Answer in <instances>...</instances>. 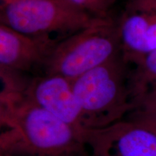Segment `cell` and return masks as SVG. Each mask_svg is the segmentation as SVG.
I'll return each instance as SVG.
<instances>
[{
  "label": "cell",
  "instance_id": "6da1fadb",
  "mask_svg": "<svg viewBox=\"0 0 156 156\" xmlns=\"http://www.w3.org/2000/svg\"><path fill=\"white\" fill-rule=\"evenodd\" d=\"M1 155L94 156L75 129L34 103L21 90L1 91Z\"/></svg>",
  "mask_w": 156,
  "mask_h": 156
},
{
  "label": "cell",
  "instance_id": "7a4b0ae2",
  "mask_svg": "<svg viewBox=\"0 0 156 156\" xmlns=\"http://www.w3.org/2000/svg\"><path fill=\"white\" fill-rule=\"evenodd\" d=\"M129 64L121 51L71 82L90 129L108 127L134 108L129 87Z\"/></svg>",
  "mask_w": 156,
  "mask_h": 156
},
{
  "label": "cell",
  "instance_id": "3957f363",
  "mask_svg": "<svg viewBox=\"0 0 156 156\" xmlns=\"http://www.w3.org/2000/svg\"><path fill=\"white\" fill-rule=\"evenodd\" d=\"M121 51L118 24L110 17L58 41L42 68L45 75H61L72 82Z\"/></svg>",
  "mask_w": 156,
  "mask_h": 156
},
{
  "label": "cell",
  "instance_id": "277c9868",
  "mask_svg": "<svg viewBox=\"0 0 156 156\" xmlns=\"http://www.w3.org/2000/svg\"><path fill=\"white\" fill-rule=\"evenodd\" d=\"M104 20L64 0H24L1 6L0 11L1 24L28 36L59 41Z\"/></svg>",
  "mask_w": 156,
  "mask_h": 156
},
{
  "label": "cell",
  "instance_id": "5b68a950",
  "mask_svg": "<svg viewBox=\"0 0 156 156\" xmlns=\"http://www.w3.org/2000/svg\"><path fill=\"white\" fill-rule=\"evenodd\" d=\"M24 93L39 106L75 129L92 149L98 129L87 126L69 80L58 75L36 77L29 82Z\"/></svg>",
  "mask_w": 156,
  "mask_h": 156
},
{
  "label": "cell",
  "instance_id": "8992f818",
  "mask_svg": "<svg viewBox=\"0 0 156 156\" xmlns=\"http://www.w3.org/2000/svg\"><path fill=\"white\" fill-rule=\"evenodd\" d=\"M117 24L121 49L129 64L156 49V0H126Z\"/></svg>",
  "mask_w": 156,
  "mask_h": 156
},
{
  "label": "cell",
  "instance_id": "52a82bcc",
  "mask_svg": "<svg viewBox=\"0 0 156 156\" xmlns=\"http://www.w3.org/2000/svg\"><path fill=\"white\" fill-rule=\"evenodd\" d=\"M58 41L28 36L0 24V70L22 74L43 67Z\"/></svg>",
  "mask_w": 156,
  "mask_h": 156
},
{
  "label": "cell",
  "instance_id": "ba28073f",
  "mask_svg": "<svg viewBox=\"0 0 156 156\" xmlns=\"http://www.w3.org/2000/svg\"><path fill=\"white\" fill-rule=\"evenodd\" d=\"M95 156H156V134L131 121L101 129Z\"/></svg>",
  "mask_w": 156,
  "mask_h": 156
},
{
  "label": "cell",
  "instance_id": "9c48e42d",
  "mask_svg": "<svg viewBox=\"0 0 156 156\" xmlns=\"http://www.w3.org/2000/svg\"><path fill=\"white\" fill-rule=\"evenodd\" d=\"M130 69L129 87L132 103L156 87V49L133 63Z\"/></svg>",
  "mask_w": 156,
  "mask_h": 156
},
{
  "label": "cell",
  "instance_id": "30bf717a",
  "mask_svg": "<svg viewBox=\"0 0 156 156\" xmlns=\"http://www.w3.org/2000/svg\"><path fill=\"white\" fill-rule=\"evenodd\" d=\"M133 103L134 108L127 114V120L156 134V93L149 91Z\"/></svg>",
  "mask_w": 156,
  "mask_h": 156
},
{
  "label": "cell",
  "instance_id": "8fae6325",
  "mask_svg": "<svg viewBox=\"0 0 156 156\" xmlns=\"http://www.w3.org/2000/svg\"><path fill=\"white\" fill-rule=\"evenodd\" d=\"M96 18H109V12L118 0H64Z\"/></svg>",
  "mask_w": 156,
  "mask_h": 156
},
{
  "label": "cell",
  "instance_id": "7c38bea8",
  "mask_svg": "<svg viewBox=\"0 0 156 156\" xmlns=\"http://www.w3.org/2000/svg\"><path fill=\"white\" fill-rule=\"evenodd\" d=\"M22 1H24V0H1V6L10 5V4L17 3Z\"/></svg>",
  "mask_w": 156,
  "mask_h": 156
},
{
  "label": "cell",
  "instance_id": "4fadbf2b",
  "mask_svg": "<svg viewBox=\"0 0 156 156\" xmlns=\"http://www.w3.org/2000/svg\"><path fill=\"white\" fill-rule=\"evenodd\" d=\"M150 91H153V92H155L156 93V87H154V88H153L152 90H151ZM148 92H149V91H148Z\"/></svg>",
  "mask_w": 156,
  "mask_h": 156
},
{
  "label": "cell",
  "instance_id": "5bb4252c",
  "mask_svg": "<svg viewBox=\"0 0 156 156\" xmlns=\"http://www.w3.org/2000/svg\"><path fill=\"white\" fill-rule=\"evenodd\" d=\"M1 156H8V155H1Z\"/></svg>",
  "mask_w": 156,
  "mask_h": 156
}]
</instances>
